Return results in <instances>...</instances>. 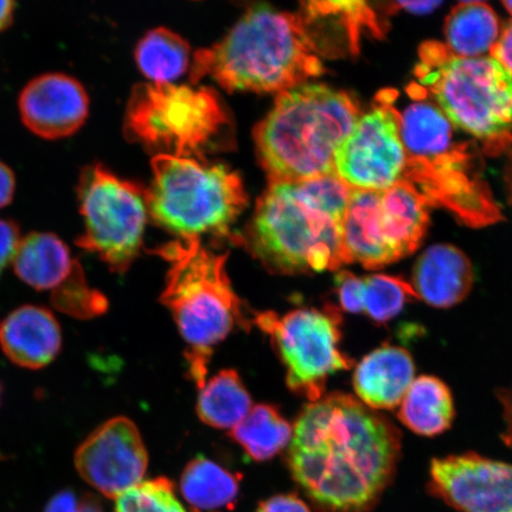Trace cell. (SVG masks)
I'll list each match as a JSON object with an SVG mask.
<instances>
[{"mask_svg": "<svg viewBox=\"0 0 512 512\" xmlns=\"http://www.w3.org/2000/svg\"><path fill=\"white\" fill-rule=\"evenodd\" d=\"M401 432L354 396L334 393L306 405L288 465L307 497L326 512H367L395 476Z\"/></svg>", "mask_w": 512, "mask_h": 512, "instance_id": "obj_1", "label": "cell"}, {"mask_svg": "<svg viewBox=\"0 0 512 512\" xmlns=\"http://www.w3.org/2000/svg\"><path fill=\"white\" fill-rule=\"evenodd\" d=\"M300 14L310 27L332 29L338 37H343L351 55H356L360 50L364 30L375 36H380L382 32L379 18L366 2L304 3Z\"/></svg>", "mask_w": 512, "mask_h": 512, "instance_id": "obj_25", "label": "cell"}, {"mask_svg": "<svg viewBox=\"0 0 512 512\" xmlns=\"http://www.w3.org/2000/svg\"><path fill=\"white\" fill-rule=\"evenodd\" d=\"M79 512H104L98 498L93 495H85L80 498Z\"/></svg>", "mask_w": 512, "mask_h": 512, "instance_id": "obj_40", "label": "cell"}, {"mask_svg": "<svg viewBox=\"0 0 512 512\" xmlns=\"http://www.w3.org/2000/svg\"><path fill=\"white\" fill-rule=\"evenodd\" d=\"M428 489L460 512H512V465L475 452L435 458Z\"/></svg>", "mask_w": 512, "mask_h": 512, "instance_id": "obj_14", "label": "cell"}, {"mask_svg": "<svg viewBox=\"0 0 512 512\" xmlns=\"http://www.w3.org/2000/svg\"><path fill=\"white\" fill-rule=\"evenodd\" d=\"M16 191V177L14 172L0 162V209L8 207L9 204L14 200Z\"/></svg>", "mask_w": 512, "mask_h": 512, "instance_id": "obj_36", "label": "cell"}, {"mask_svg": "<svg viewBox=\"0 0 512 512\" xmlns=\"http://www.w3.org/2000/svg\"><path fill=\"white\" fill-rule=\"evenodd\" d=\"M475 272L471 261L451 245H434L416 260L412 286L419 300L438 309L456 306L469 296Z\"/></svg>", "mask_w": 512, "mask_h": 512, "instance_id": "obj_17", "label": "cell"}, {"mask_svg": "<svg viewBox=\"0 0 512 512\" xmlns=\"http://www.w3.org/2000/svg\"><path fill=\"white\" fill-rule=\"evenodd\" d=\"M360 119L347 92L304 83L278 94L256 127L259 158L272 182H303L334 174L335 156Z\"/></svg>", "mask_w": 512, "mask_h": 512, "instance_id": "obj_4", "label": "cell"}, {"mask_svg": "<svg viewBox=\"0 0 512 512\" xmlns=\"http://www.w3.org/2000/svg\"><path fill=\"white\" fill-rule=\"evenodd\" d=\"M124 132L158 155L202 158L232 143L233 123L213 89L150 82L133 88Z\"/></svg>", "mask_w": 512, "mask_h": 512, "instance_id": "obj_6", "label": "cell"}, {"mask_svg": "<svg viewBox=\"0 0 512 512\" xmlns=\"http://www.w3.org/2000/svg\"><path fill=\"white\" fill-rule=\"evenodd\" d=\"M21 242L19 228L14 221L0 219V274L9 262L14 261Z\"/></svg>", "mask_w": 512, "mask_h": 512, "instance_id": "obj_32", "label": "cell"}, {"mask_svg": "<svg viewBox=\"0 0 512 512\" xmlns=\"http://www.w3.org/2000/svg\"><path fill=\"white\" fill-rule=\"evenodd\" d=\"M341 322L335 307L297 309L284 316L274 312L255 316L256 325L271 337L285 364L287 386L311 402L323 398L331 375L354 366L339 348Z\"/></svg>", "mask_w": 512, "mask_h": 512, "instance_id": "obj_11", "label": "cell"}, {"mask_svg": "<svg viewBox=\"0 0 512 512\" xmlns=\"http://www.w3.org/2000/svg\"><path fill=\"white\" fill-rule=\"evenodd\" d=\"M505 178H507L508 188L512 198V151L510 153L507 172H505Z\"/></svg>", "mask_w": 512, "mask_h": 512, "instance_id": "obj_41", "label": "cell"}, {"mask_svg": "<svg viewBox=\"0 0 512 512\" xmlns=\"http://www.w3.org/2000/svg\"><path fill=\"white\" fill-rule=\"evenodd\" d=\"M79 502L74 492L61 491L50 499L44 512H79Z\"/></svg>", "mask_w": 512, "mask_h": 512, "instance_id": "obj_37", "label": "cell"}, {"mask_svg": "<svg viewBox=\"0 0 512 512\" xmlns=\"http://www.w3.org/2000/svg\"><path fill=\"white\" fill-rule=\"evenodd\" d=\"M440 5V2H402L398 4L403 10L412 12V14L415 15L430 14V12L437 9Z\"/></svg>", "mask_w": 512, "mask_h": 512, "instance_id": "obj_39", "label": "cell"}, {"mask_svg": "<svg viewBox=\"0 0 512 512\" xmlns=\"http://www.w3.org/2000/svg\"><path fill=\"white\" fill-rule=\"evenodd\" d=\"M503 5L505 6V8H507V10L512 15V2H504Z\"/></svg>", "mask_w": 512, "mask_h": 512, "instance_id": "obj_42", "label": "cell"}, {"mask_svg": "<svg viewBox=\"0 0 512 512\" xmlns=\"http://www.w3.org/2000/svg\"><path fill=\"white\" fill-rule=\"evenodd\" d=\"M416 75L451 124L494 147L511 142L512 76L494 56L459 57L443 44L420 49Z\"/></svg>", "mask_w": 512, "mask_h": 512, "instance_id": "obj_7", "label": "cell"}, {"mask_svg": "<svg viewBox=\"0 0 512 512\" xmlns=\"http://www.w3.org/2000/svg\"><path fill=\"white\" fill-rule=\"evenodd\" d=\"M446 47L459 57H480L498 42L499 22L488 4L467 2L456 6L446 19Z\"/></svg>", "mask_w": 512, "mask_h": 512, "instance_id": "obj_23", "label": "cell"}, {"mask_svg": "<svg viewBox=\"0 0 512 512\" xmlns=\"http://www.w3.org/2000/svg\"><path fill=\"white\" fill-rule=\"evenodd\" d=\"M88 93L72 76L49 73L37 76L19 95L23 124L36 136L56 140L73 136L89 114Z\"/></svg>", "mask_w": 512, "mask_h": 512, "instance_id": "obj_15", "label": "cell"}, {"mask_svg": "<svg viewBox=\"0 0 512 512\" xmlns=\"http://www.w3.org/2000/svg\"><path fill=\"white\" fill-rule=\"evenodd\" d=\"M236 443L249 457L265 462L284 450L290 444L293 430L290 422L270 405H258L252 408L245 419L230 431Z\"/></svg>", "mask_w": 512, "mask_h": 512, "instance_id": "obj_26", "label": "cell"}, {"mask_svg": "<svg viewBox=\"0 0 512 512\" xmlns=\"http://www.w3.org/2000/svg\"><path fill=\"white\" fill-rule=\"evenodd\" d=\"M401 138L408 158L421 162H433L457 149L450 121L428 102L416 101L401 114Z\"/></svg>", "mask_w": 512, "mask_h": 512, "instance_id": "obj_21", "label": "cell"}, {"mask_svg": "<svg viewBox=\"0 0 512 512\" xmlns=\"http://www.w3.org/2000/svg\"><path fill=\"white\" fill-rule=\"evenodd\" d=\"M115 512H188L166 478L145 480L115 499Z\"/></svg>", "mask_w": 512, "mask_h": 512, "instance_id": "obj_29", "label": "cell"}, {"mask_svg": "<svg viewBox=\"0 0 512 512\" xmlns=\"http://www.w3.org/2000/svg\"><path fill=\"white\" fill-rule=\"evenodd\" d=\"M415 375V364L406 349L395 345L370 352L358 364L354 388L358 399L375 411L400 406Z\"/></svg>", "mask_w": 512, "mask_h": 512, "instance_id": "obj_18", "label": "cell"}, {"mask_svg": "<svg viewBox=\"0 0 512 512\" xmlns=\"http://www.w3.org/2000/svg\"><path fill=\"white\" fill-rule=\"evenodd\" d=\"M384 91L373 110L358 119L335 156V172L354 190L381 191L402 181L408 155L401 138V114Z\"/></svg>", "mask_w": 512, "mask_h": 512, "instance_id": "obj_12", "label": "cell"}, {"mask_svg": "<svg viewBox=\"0 0 512 512\" xmlns=\"http://www.w3.org/2000/svg\"><path fill=\"white\" fill-rule=\"evenodd\" d=\"M0 395H2V388H0Z\"/></svg>", "mask_w": 512, "mask_h": 512, "instance_id": "obj_43", "label": "cell"}, {"mask_svg": "<svg viewBox=\"0 0 512 512\" xmlns=\"http://www.w3.org/2000/svg\"><path fill=\"white\" fill-rule=\"evenodd\" d=\"M157 253L169 264L162 304L187 343L191 379L201 390L216 345L236 326L249 329L251 320L230 283L227 254L210 251L197 238L170 242Z\"/></svg>", "mask_w": 512, "mask_h": 512, "instance_id": "obj_5", "label": "cell"}, {"mask_svg": "<svg viewBox=\"0 0 512 512\" xmlns=\"http://www.w3.org/2000/svg\"><path fill=\"white\" fill-rule=\"evenodd\" d=\"M136 62L153 83H171L189 67L190 47L181 36L165 28H157L137 44Z\"/></svg>", "mask_w": 512, "mask_h": 512, "instance_id": "obj_27", "label": "cell"}, {"mask_svg": "<svg viewBox=\"0 0 512 512\" xmlns=\"http://www.w3.org/2000/svg\"><path fill=\"white\" fill-rule=\"evenodd\" d=\"M496 396L503 407L505 430L502 433V440L512 450V384L509 387L497 389Z\"/></svg>", "mask_w": 512, "mask_h": 512, "instance_id": "obj_34", "label": "cell"}, {"mask_svg": "<svg viewBox=\"0 0 512 512\" xmlns=\"http://www.w3.org/2000/svg\"><path fill=\"white\" fill-rule=\"evenodd\" d=\"M399 419L421 437H437L452 426L456 408L450 388L438 377L415 379L400 403Z\"/></svg>", "mask_w": 512, "mask_h": 512, "instance_id": "obj_20", "label": "cell"}, {"mask_svg": "<svg viewBox=\"0 0 512 512\" xmlns=\"http://www.w3.org/2000/svg\"><path fill=\"white\" fill-rule=\"evenodd\" d=\"M61 344L60 324L44 307H19L0 323V347L19 367L48 366L59 354Z\"/></svg>", "mask_w": 512, "mask_h": 512, "instance_id": "obj_16", "label": "cell"}, {"mask_svg": "<svg viewBox=\"0 0 512 512\" xmlns=\"http://www.w3.org/2000/svg\"><path fill=\"white\" fill-rule=\"evenodd\" d=\"M322 56L300 12L258 5L221 42L197 51L191 81L209 76L228 91L281 93L322 75Z\"/></svg>", "mask_w": 512, "mask_h": 512, "instance_id": "obj_3", "label": "cell"}, {"mask_svg": "<svg viewBox=\"0 0 512 512\" xmlns=\"http://www.w3.org/2000/svg\"><path fill=\"white\" fill-rule=\"evenodd\" d=\"M334 174L303 182H272L260 197L248 246L283 274L337 271L348 265L343 221L351 192Z\"/></svg>", "mask_w": 512, "mask_h": 512, "instance_id": "obj_2", "label": "cell"}, {"mask_svg": "<svg viewBox=\"0 0 512 512\" xmlns=\"http://www.w3.org/2000/svg\"><path fill=\"white\" fill-rule=\"evenodd\" d=\"M149 457L133 421L114 418L95 430L76 451L80 476L95 490L117 499L142 483Z\"/></svg>", "mask_w": 512, "mask_h": 512, "instance_id": "obj_13", "label": "cell"}, {"mask_svg": "<svg viewBox=\"0 0 512 512\" xmlns=\"http://www.w3.org/2000/svg\"><path fill=\"white\" fill-rule=\"evenodd\" d=\"M251 395L235 370H222L211 377L198 396L197 413L204 424L233 430L252 411Z\"/></svg>", "mask_w": 512, "mask_h": 512, "instance_id": "obj_24", "label": "cell"}, {"mask_svg": "<svg viewBox=\"0 0 512 512\" xmlns=\"http://www.w3.org/2000/svg\"><path fill=\"white\" fill-rule=\"evenodd\" d=\"M428 204L405 179L381 191L352 190L343 221L348 264L377 270L413 254L427 232Z\"/></svg>", "mask_w": 512, "mask_h": 512, "instance_id": "obj_9", "label": "cell"}, {"mask_svg": "<svg viewBox=\"0 0 512 512\" xmlns=\"http://www.w3.org/2000/svg\"><path fill=\"white\" fill-rule=\"evenodd\" d=\"M239 491L238 476L204 457L191 460L182 473L181 492L195 512L230 509Z\"/></svg>", "mask_w": 512, "mask_h": 512, "instance_id": "obj_22", "label": "cell"}, {"mask_svg": "<svg viewBox=\"0 0 512 512\" xmlns=\"http://www.w3.org/2000/svg\"><path fill=\"white\" fill-rule=\"evenodd\" d=\"M51 302L57 310L81 319L101 315L107 309L104 294L88 286L80 264L66 283L53 292Z\"/></svg>", "mask_w": 512, "mask_h": 512, "instance_id": "obj_30", "label": "cell"}, {"mask_svg": "<svg viewBox=\"0 0 512 512\" xmlns=\"http://www.w3.org/2000/svg\"><path fill=\"white\" fill-rule=\"evenodd\" d=\"M79 262L59 236L31 233L19 242L14 258L15 272L36 290L54 292L75 271Z\"/></svg>", "mask_w": 512, "mask_h": 512, "instance_id": "obj_19", "label": "cell"}, {"mask_svg": "<svg viewBox=\"0 0 512 512\" xmlns=\"http://www.w3.org/2000/svg\"><path fill=\"white\" fill-rule=\"evenodd\" d=\"M491 54L507 68L512 76V22L505 27L502 36L498 38L496 46L491 50Z\"/></svg>", "mask_w": 512, "mask_h": 512, "instance_id": "obj_35", "label": "cell"}, {"mask_svg": "<svg viewBox=\"0 0 512 512\" xmlns=\"http://www.w3.org/2000/svg\"><path fill=\"white\" fill-rule=\"evenodd\" d=\"M337 296L342 309L349 313H363V278L354 273L342 271L335 279Z\"/></svg>", "mask_w": 512, "mask_h": 512, "instance_id": "obj_31", "label": "cell"}, {"mask_svg": "<svg viewBox=\"0 0 512 512\" xmlns=\"http://www.w3.org/2000/svg\"><path fill=\"white\" fill-rule=\"evenodd\" d=\"M16 3L11 0H0V32L10 28L14 22Z\"/></svg>", "mask_w": 512, "mask_h": 512, "instance_id": "obj_38", "label": "cell"}, {"mask_svg": "<svg viewBox=\"0 0 512 512\" xmlns=\"http://www.w3.org/2000/svg\"><path fill=\"white\" fill-rule=\"evenodd\" d=\"M78 201L85 232L76 245L98 255L112 272L125 273L143 245L146 190L94 163L81 172Z\"/></svg>", "mask_w": 512, "mask_h": 512, "instance_id": "obj_10", "label": "cell"}, {"mask_svg": "<svg viewBox=\"0 0 512 512\" xmlns=\"http://www.w3.org/2000/svg\"><path fill=\"white\" fill-rule=\"evenodd\" d=\"M363 283V313L376 324L388 323L407 304L419 300L412 284L395 275H368Z\"/></svg>", "mask_w": 512, "mask_h": 512, "instance_id": "obj_28", "label": "cell"}, {"mask_svg": "<svg viewBox=\"0 0 512 512\" xmlns=\"http://www.w3.org/2000/svg\"><path fill=\"white\" fill-rule=\"evenodd\" d=\"M256 512H311V510L297 496L278 495L262 502Z\"/></svg>", "mask_w": 512, "mask_h": 512, "instance_id": "obj_33", "label": "cell"}, {"mask_svg": "<svg viewBox=\"0 0 512 512\" xmlns=\"http://www.w3.org/2000/svg\"><path fill=\"white\" fill-rule=\"evenodd\" d=\"M147 209L160 227L183 239L202 234L228 235L247 204L239 174L223 165L156 155Z\"/></svg>", "mask_w": 512, "mask_h": 512, "instance_id": "obj_8", "label": "cell"}]
</instances>
